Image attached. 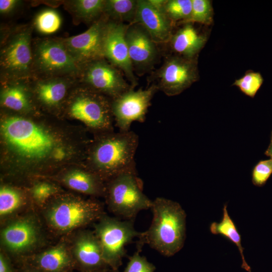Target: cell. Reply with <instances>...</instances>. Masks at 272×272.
<instances>
[{"label": "cell", "instance_id": "1", "mask_svg": "<svg viewBox=\"0 0 272 272\" xmlns=\"http://www.w3.org/2000/svg\"><path fill=\"white\" fill-rule=\"evenodd\" d=\"M151 224L142 232L139 243L148 244L161 254L170 257L183 247L186 238V215L180 205L158 197L152 201Z\"/></svg>", "mask_w": 272, "mask_h": 272}, {"label": "cell", "instance_id": "2", "mask_svg": "<svg viewBox=\"0 0 272 272\" xmlns=\"http://www.w3.org/2000/svg\"><path fill=\"white\" fill-rule=\"evenodd\" d=\"M99 140L93 147L90 161L102 179L136 171L134 157L139 140L134 132L119 131Z\"/></svg>", "mask_w": 272, "mask_h": 272}, {"label": "cell", "instance_id": "3", "mask_svg": "<svg viewBox=\"0 0 272 272\" xmlns=\"http://www.w3.org/2000/svg\"><path fill=\"white\" fill-rule=\"evenodd\" d=\"M42 214L48 228L55 233H71L97 222L104 214L98 201L73 196L61 197L45 205Z\"/></svg>", "mask_w": 272, "mask_h": 272}, {"label": "cell", "instance_id": "4", "mask_svg": "<svg viewBox=\"0 0 272 272\" xmlns=\"http://www.w3.org/2000/svg\"><path fill=\"white\" fill-rule=\"evenodd\" d=\"M105 193L110 211L124 220H134L140 212L152 207L153 200L144 193L143 182L136 171L110 179Z\"/></svg>", "mask_w": 272, "mask_h": 272}, {"label": "cell", "instance_id": "5", "mask_svg": "<svg viewBox=\"0 0 272 272\" xmlns=\"http://www.w3.org/2000/svg\"><path fill=\"white\" fill-rule=\"evenodd\" d=\"M2 135L16 152L28 158L45 157L52 150V137L33 122L19 117L6 119L1 125Z\"/></svg>", "mask_w": 272, "mask_h": 272}, {"label": "cell", "instance_id": "6", "mask_svg": "<svg viewBox=\"0 0 272 272\" xmlns=\"http://www.w3.org/2000/svg\"><path fill=\"white\" fill-rule=\"evenodd\" d=\"M134 220L112 218L104 214L94 224V232L100 243L104 259L113 272H119L122 258L126 256L125 246L142 232L134 227Z\"/></svg>", "mask_w": 272, "mask_h": 272}, {"label": "cell", "instance_id": "7", "mask_svg": "<svg viewBox=\"0 0 272 272\" xmlns=\"http://www.w3.org/2000/svg\"><path fill=\"white\" fill-rule=\"evenodd\" d=\"M40 222L33 213L12 219L1 230V245L3 251L17 262L34 253L43 241Z\"/></svg>", "mask_w": 272, "mask_h": 272}, {"label": "cell", "instance_id": "8", "mask_svg": "<svg viewBox=\"0 0 272 272\" xmlns=\"http://www.w3.org/2000/svg\"><path fill=\"white\" fill-rule=\"evenodd\" d=\"M155 75L158 90L168 96L178 95L198 79L196 58L168 56Z\"/></svg>", "mask_w": 272, "mask_h": 272}, {"label": "cell", "instance_id": "9", "mask_svg": "<svg viewBox=\"0 0 272 272\" xmlns=\"http://www.w3.org/2000/svg\"><path fill=\"white\" fill-rule=\"evenodd\" d=\"M158 91L155 84L145 89L134 90L131 87L113 100L112 113L119 131H129L133 122L145 121L151 101Z\"/></svg>", "mask_w": 272, "mask_h": 272}, {"label": "cell", "instance_id": "10", "mask_svg": "<svg viewBox=\"0 0 272 272\" xmlns=\"http://www.w3.org/2000/svg\"><path fill=\"white\" fill-rule=\"evenodd\" d=\"M128 24L113 21L108 22L104 38L103 51L104 57L119 69L130 85L134 88L138 82L125 40V32Z\"/></svg>", "mask_w": 272, "mask_h": 272}, {"label": "cell", "instance_id": "11", "mask_svg": "<svg viewBox=\"0 0 272 272\" xmlns=\"http://www.w3.org/2000/svg\"><path fill=\"white\" fill-rule=\"evenodd\" d=\"M107 21L101 19L85 32L66 39L64 44L78 62L89 63L104 58L103 43Z\"/></svg>", "mask_w": 272, "mask_h": 272}, {"label": "cell", "instance_id": "12", "mask_svg": "<svg viewBox=\"0 0 272 272\" xmlns=\"http://www.w3.org/2000/svg\"><path fill=\"white\" fill-rule=\"evenodd\" d=\"M87 66L85 82L94 90L106 93L113 99L132 87L119 69L103 58L90 62Z\"/></svg>", "mask_w": 272, "mask_h": 272}, {"label": "cell", "instance_id": "13", "mask_svg": "<svg viewBox=\"0 0 272 272\" xmlns=\"http://www.w3.org/2000/svg\"><path fill=\"white\" fill-rule=\"evenodd\" d=\"M70 246L76 269L80 272L110 270L94 231H77Z\"/></svg>", "mask_w": 272, "mask_h": 272}, {"label": "cell", "instance_id": "14", "mask_svg": "<svg viewBox=\"0 0 272 272\" xmlns=\"http://www.w3.org/2000/svg\"><path fill=\"white\" fill-rule=\"evenodd\" d=\"M71 115L92 129L109 130L113 116L111 104L97 94H89L77 98L71 107Z\"/></svg>", "mask_w": 272, "mask_h": 272}, {"label": "cell", "instance_id": "15", "mask_svg": "<svg viewBox=\"0 0 272 272\" xmlns=\"http://www.w3.org/2000/svg\"><path fill=\"white\" fill-rule=\"evenodd\" d=\"M165 0H138L134 23L142 26L156 43H167L173 23L164 11Z\"/></svg>", "mask_w": 272, "mask_h": 272}, {"label": "cell", "instance_id": "16", "mask_svg": "<svg viewBox=\"0 0 272 272\" xmlns=\"http://www.w3.org/2000/svg\"><path fill=\"white\" fill-rule=\"evenodd\" d=\"M125 40L133 69L145 71L152 69L159 53L156 43L146 30L138 23L128 24Z\"/></svg>", "mask_w": 272, "mask_h": 272}, {"label": "cell", "instance_id": "17", "mask_svg": "<svg viewBox=\"0 0 272 272\" xmlns=\"http://www.w3.org/2000/svg\"><path fill=\"white\" fill-rule=\"evenodd\" d=\"M17 262L20 266H30L43 272H73L76 269L70 244L65 241L25 257Z\"/></svg>", "mask_w": 272, "mask_h": 272}, {"label": "cell", "instance_id": "18", "mask_svg": "<svg viewBox=\"0 0 272 272\" xmlns=\"http://www.w3.org/2000/svg\"><path fill=\"white\" fill-rule=\"evenodd\" d=\"M36 59L40 69L47 73H67L78 70V61L64 43L54 40H45L39 44Z\"/></svg>", "mask_w": 272, "mask_h": 272}, {"label": "cell", "instance_id": "19", "mask_svg": "<svg viewBox=\"0 0 272 272\" xmlns=\"http://www.w3.org/2000/svg\"><path fill=\"white\" fill-rule=\"evenodd\" d=\"M32 59L30 34L24 31L16 35L3 49L1 63L10 75H24L29 71Z\"/></svg>", "mask_w": 272, "mask_h": 272}, {"label": "cell", "instance_id": "20", "mask_svg": "<svg viewBox=\"0 0 272 272\" xmlns=\"http://www.w3.org/2000/svg\"><path fill=\"white\" fill-rule=\"evenodd\" d=\"M207 39L191 23H185L172 34L168 42L176 55L194 58L205 46Z\"/></svg>", "mask_w": 272, "mask_h": 272}, {"label": "cell", "instance_id": "21", "mask_svg": "<svg viewBox=\"0 0 272 272\" xmlns=\"http://www.w3.org/2000/svg\"><path fill=\"white\" fill-rule=\"evenodd\" d=\"M102 179L96 173L82 170H74L62 178L64 184L77 191L92 195H100L105 193Z\"/></svg>", "mask_w": 272, "mask_h": 272}, {"label": "cell", "instance_id": "22", "mask_svg": "<svg viewBox=\"0 0 272 272\" xmlns=\"http://www.w3.org/2000/svg\"><path fill=\"white\" fill-rule=\"evenodd\" d=\"M210 232L214 235H220L234 244L241 255L242 268L248 271L251 269L247 263L243 253L244 248L241 244V235L238 229L228 213L227 205L223 208V216L219 222H214L210 226Z\"/></svg>", "mask_w": 272, "mask_h": 272}, {"label": "cell", "instance_id": "23", "mask_svg": "<svg viewBox=\"0 0 272 272\" xmlns=\"http://www.w3.org/2000/svg\"><path fill=\"white\" fill-rule=\"evenodd\" d=\"M138 0L105 1L104 13L113 21L129 24L134 23Z\"/></svg>", "mask_w": 272, "mask_h": 272}, {"label": "cell", "instance_id": "24", "mask_svg": "<svg viewBox=\"0 0 272 272\" xmlns=\"http://www.w3.org/2000/svg\"><path fill=\"white\" fill-rule=\"evenodd\" d=\"M25 205V199L18 190L8 186H2L0 189L1 220L18 213Z\"/></svg>", "mask_w": 272, "mask_h": 272}, {"label": "cell", "instance_id": "25", "mask_svg": "<svg viewBox=\"0 0 272 272\" xmlns=\"http://www.w3.org/2000/svg\"><path fill=\"white\" fill-rule=\"evenodd\" d=\"M66 91L65 83L58 80L41 82L37 86V92L39 99L48 105L58 104L64 98Z\"/></svg>", "mask_w": 272, "mask_h": 272}, {"label": "cell", "instance_id": "26", "mask_svg": "<svg viewBox=\"0 0 272 272\" xmlns=\"http://www.w3.org/2000/svg\"><path fill=\"white\" fill-rule=\"evenodd\" d=\"M1 102L5 107L16 111L25 110L29 106L27 94L24 88L19 85L5 88L1 94Z\"/></svg>", "mask_w": 272, "mask_h": 272}, {"label": "cell", "instance_id": "27", "mask_svg": "<svg viewBox=\"0 0 272 272\" xmlns=\"http://www.w3.org/2000/svg\"><path fill=\"white\" fill-rule=\"evenodd\" d=\"M164 11L173 23L189 21L192 11V0H165Z\"/></svg>", "mask_w": 272, "mask_h": 272}, {"label": "cell", "instance_id": "28", "mask_svg": "<svg viewBox=\"0 0 272 272\" xmlns=\"http://www.w3.org/2000/svg\"><path fill=\"white\" fill-rule=\"evenodd\" d=\"M105 1L78 0L73 2V8L78 15L86 20H93L104 13Z\"/></svg>", "mask_w": 272, "mask_h": 272}, {"label": "cell", "instance_id": "29", "mask_svg": "<svg viewBox=\"0 0 272 272\" xmlns=\"http://www.w3.org/2000/svg\"><path fill=\"white\" fill-rule=\"evenodd\" d=\"M263 79L259 72L249 71L233 83L245 95L254 98L261 87Z\"/></svg>", "mask_w": 272, "mask_h": 272}, {"label": "cell", "instance_id": "30", "mask_svg": "<svg viewBox=\"0 0 272 272\" xmlns=\"http://www.w3.org/2000/svg\"><path fill=\"white\" fill-rule=\"evenodd\" d=\"M61 25L59 14L54 10L48 9L43 11L37 16L35 25L41 33L50 34L58 30Z\"/></svg>", "mask_w": 272, "mask_h": 272}, {"label": "cell", "instance_id": "31", "mask_svg": "<svg viewBox=\"0 0 272 272\" xmlns=\"http://www.w3.org/2000/svg\"><path fill=\"white\" fill-rule=\"evenodd\" d=\"M213 10L209 0H192V11L187 23L209 25L213 21Z\"/></svg>", "mask_w": 272, "mask_h": 272}, {"label": "cell", "instance_id": "32", "mask_svg": "<svg viewBox=\"0 0 272 272\" xmlns=\"http://www.w3.org/2000/svg\"><path fill=\"white\" fill-rule=\"evenodd\" d=\"M143 245L138 243V250L129 257L128 262L122 272H154L155 266L140 254Z\"/></svg>", "mask_w": 272, "mask_h": 272}, {"label": "cell", "instance_id": "33", "mask_svg": "<svg viewBox=\"0 0 272 272\" xmlns=\"http://www.w3.org/2000/svg\"><path fill=\"white\" fill-rule=\"evenodd\" d=\"M57 191V188L55 185L46 182H41L33 185L31 194L35 202L43 208L47 200Z\"/></svg>", "mask_w": 272, "mask_h": 272}, {"label": "cell", "instance_id": "34", "mask_svg": "<svg viewBox=\"0 0 272 272\" xmlns=\"http://www.w3.org/2000/svg\"><path fill=\"white\" fill-rule=\"evenodd\" d=\"M272 174V160H261L253 167L252 171V182L256 186L265 185Z\"/></svg>", "mask_w": 272, "mask_h": 272}, {"label": "cell", "instance_id": "35", "mask_svg": "<svg viewBox=\"0 0 272 272\" xmlns=\"http://www.w3.org/2000/svg\"><path fill=\"white\" fill-rule=\"evenodd\" d=\"M0 272H17L12 259L3 251L0 252Z\"/></svg>", "mask_w": 272, "mask_h": 272}, {"label": "cell", "instance_id": "36", "mask_svg": "<svg viewBox=\"0 0 272 272\" xmlns=\"http://www.w3.org/2000/svg\"><path fill=\"white\" fill-rule=\"evenodd\" d=\"M19 2L15 0H1L0 12L1 13H8L12 11Z\"/></svg>", "mask_w": 272, "mask_h": 272}, {"label": "cell", "instance_id": "37", "mask_svg": "<svg viewBox=\"0 0 272 272\" xmlns=\"http://www.w3.org/2000/svg\"><path fill=\"white\" fill-rule=\"evenodd\" d=\"M19 272H43L42 271L28 265H21L20 267V270Z\"/></svg>", "mask_w": 272, "mask_h": 272}, {"label": "cell", "instance_id": "38", "mask_svg": "<svg viewBox=\"0 0 272 272\" xmlns=\"http://www.w3.org/2000/svg\"><path fill=\"white\" fill-rule=\"evenodd\" d=\"M264 154L272 160V130L270 133V143Z\"/></svg>", "mask_w": 272, "mask_h": 272}, {"label": "cell", "instance_id": "39", "mask_svg": "<svg viewBox=\"0 0 272 272\" xmlns=\"http://www.w3.org/2000/svg\"><path fill=\"white\" fill-rule=\"evenodd\" d=\"M108 271L106 270H98V271H85V272H108Z\"/></svg>", "mask_w": 272, "mask_h": 272}]
</instances>
